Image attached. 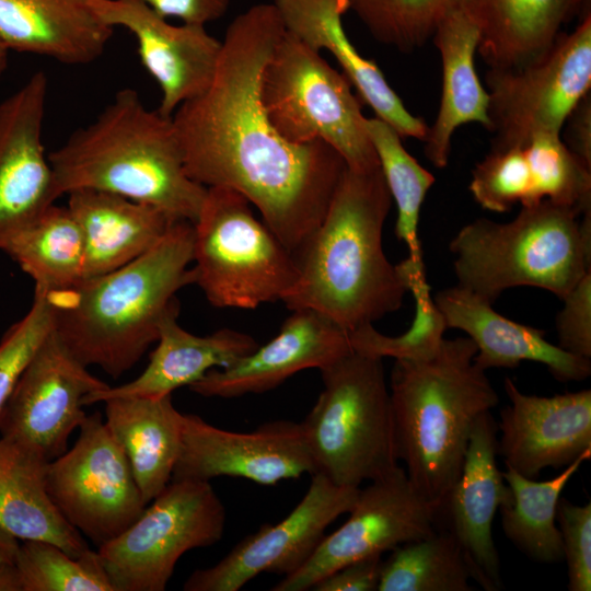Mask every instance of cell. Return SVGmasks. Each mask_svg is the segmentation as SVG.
<instances>
[{
	"label": "cell",
	"instance_id": "6da1fadb",
	"mask_svg": "<svg viewBox=\"0 0 591 591\" xmlns=\"http://www.w3.org/2000/svg\"><path fill=\"white\" fill-rule=\"evenodd\" d=\"M285 30L273 3L239 14L213 79L172 115L188 176L243 195L296 256L321 223L347 167L323 141L293 143L264 107V68Z\"/></svg>",
	"mask_w": 591,
	"mask_h": 591
},
{
	"label": "cell",
	"instance_id": "7a4b0ae2",
	"mask_svg": "<svg viewBox=\"0 0 591 591\" xmlns=\"http://www.w3.org/2000/svg\"><path fill=\"white\" fill-rule=\"evenodd\" d=\"M392 201L380 167H346L321 223L296 255L299 276L282 299L289 310H314L350 332L402 306L408 279L382 245Z\"/></svg>",
	"mask_w": 591,
	"mask_h": 591
},
{
	"label": "cell",
	"instance_id": "3957f363",
	"mask_svg": "<svg viewBox=\"0 0 591 591\" xmlns=\"http://www.w3.org/2000/svg\"><path fill=\"white\" fill-rule=\"evenodd\" d=\"M193 251V223L176 220L130 263L46 292L54 332L81 363L118 379L157 343L161 322L179 308L176 293L195 283Z\"/></svg>",
	"mask_w": 591,
	"mask_h": 591
},
{
	"label": "cell",
	"instance_id": "277c9868",
	"mask_svg": "<svg viewBox=\"0 0 591 591\" xmlns=\"http://www.w3.org/2000/svg\"><path fill=\"white\" fill-rule=\"evenodd\" d=\"M48 159L59 196L78 189L112 193L194 223L207 193L186 173L172 117L149 109L130 88L117 91Z\"/></svg>",
	"mask_w": 591,
	"mask_h": 591
},
{
	"label": "cell",
	"instance_id": "5b68a950",
	"mask_svg": "<svg viewBox=\"0 0 591 591\" xmlns=\"http://www.w3.org/2000/svg\"><path fill=\"white\" fill-rule=\"evenodd\" d=\"M468 337L443 338L424 358L397 359L390 378L398 461L415 488L439 503L460 475L476 418L498 405Z\"/></svg>",
	"mask_w": 591,
	"mask_h": 591
},
{
	"label": "cell",
	"instance_id": "8992f818",
	"mask_svg": "<svg viewBox=\"0 0 591 591\" xmlns=\"http://www.w3.org/2000/svg\"><path fill=\"white\" fill-rule=\"evenodd\" d=\"M449 248L456 285L491 304L523 286L564 299L591 271V209L580 213L543 199L522 206L509 222L474 220Z\"/></svg>",
	"mask_w": 591,
	"mask_h": 591
},
{
	"label": "cell",
	"instance_id": "52a82bcc",
	"mask_svg": "<svg viewBox=\"0 0 591 591\" xmlns=\"http://www.w3.org/2000/svg\"><path fill=\"white\" fill-rule=\"evenodd\" d=\"M382 360L352 350L320 370L323 390L301 426L315 473L335 485L360 487L399 466Z\"/></svg>",
	"mask_w": 591,
	"mask_h": 591
},
{
	"label": "cell",
	"instance_id": "ba28073f",
	"mask_svg": "<svg viewBox=\"0 0 591 591\" xmlns=\"http://www.w3.org/2000/svg\"><path fill=\"white\" fill-rule=\"evenodd\" d=\"M193 225L195 283L211 305L251 310L282 301L293 288L296 256L240 193L207 187Z\"/></svg>",
	"mask_w": 591,
	"mask_h": 591
},
{
	"label": "cell",
	"instance_id": "9c48e42d",
	"mask_svg": "<svg viewBox=\"0 0 591 591\" xmlns=\"http://www.w3.org/2000/svg\"><path fill=\"white\" fill-rule=\"evenodd\" d=\"M341 71L321 53L283 32L262 76L266 113L288 141H323L354 171H372L379 160L366 128L361 101Z\"/></svg>",
	"mask_w": 591,
	"mask_h": 591
},
{
	"label": "cell",
	"instance_id": "30bf717a",
	"mask_svg": "<svg viewBox=\"0 0 591 591\" xmlns=\"http://www.w3.org/2000/svg\"><path fill=\"white\" fill-rule=\"evenodd\" d=\"M97 553L115 591H164L186 552L218 543L225 508L209 482L176 479Z\"/></svg>",
	"mask_w": 591,
	"mask_h": 591
},
{
	"label": "cell",
	"instance_id": "8fae6325",
	"mask_svg": "<svg viewBox=\"0 0 591 591\" xmlns=\"http://www.w3.org/2000/svg\"><path fill=\"white\" fill-rule=\"evenodd\" d=\"M491 149L522 146L543 134L560 135L564 123L591 88V14L558 35L538 59L486 73Z\"/></svg>",
	"mask_w": 591,
	"mask_h": 591
},
{
	"label": "cell",
	"instance_id": "7c38bea8",
	"mask_svg": "<svg viewBox=\"0 0 591 591\" xmlns=\"http://www.w3.org/2000/svg\"><path fill=\"white\" fill-rule=\"evenodd\" d=\"M46 485L66 521L97 547L123 533L147 507L100 413L86 415L73 447L48 463Z\"/></svg>",
	"mask_w": 591,
	"mask_h": 591
},
{
	"label": "cell",
	"instance_id": "4fadbf2b",
	"mask_svg": "<svg viewBox=\"0 0 591 591\" xmlns=\"http://www.w3.org/2000/svg\"><path fill=\"white\" fill-rule=\"evenodd\" d=\"M437 502L426 499L404 467L359 489L346 522L324 535L306 563L271 591H305L339 567L433 534Z\"/></svg>",
	"mask_w": 591,
	"mask_h": 591
},
{
	"label": "cell",
	"instance_id": "5bb4252c",
	"mask_svg": "<svg viewBox=\"0 0 591 591\" xmlns=\"http://www.w3.org/2000/svg\"><path fill=\"white\" fill-rule=\"evenodd\" d=\"M359 489L313 474L306 494L285 519L244 537L215 566L195 570L183 590L237 591L262 572L297 571L315 552L327 526L350 511Z\"/></svg>",
	"mask_w": 591,
	"mask_h": 591
},
{
	"label": "cell",
	"instance_id": "9a60e30c",
	"mask_svg": "<svg viewBox=\"0 0 591 591\" xmlns=\"http://www.w3.org/2000/svg\"><path fill=\"white\" fill-rule=\"evenodd\" d=\"M109 385L94 376L53 331L33 355L0 414V434L28 443L51 461L86 417L83 399Z\"/></svg>",
	"mask_w": 591,
	"mask_h": 591
},
{
	"label": "cell",
	"instance_id": "2e32d148",
	"mask_svg": "<svg viewBox=\"0 0 591 591\" xmlns=\"http://www.w3.org/2000/svg\"><path fill=\"white\" fill-rule=\"evenodd\" d=\"M314 473L301 422L274 420L251 432H236L194 414L182 416L181 450L172 480L231 476L270 486Z\"/></svg>",
	"mask_w": 591,
	"mask_h": 591
},
{
	"label": "cell",
	"instance_id": "e0dca14e",
	"mask_svg": "<svg viewBox=\"0 0 591 591\" xmlns=\"http://www.w3.org/2000/svg\"><path fill=\"white\" fill-rule=\"evenodd\" d=\"M48 78L34 72L0 102V250L60 196L43 143Z\"/></svg>",
	"mask_w": 591,
	"mask_h": 591
},
{
	"label": "cell",
	"instance_id": "ac0fdd59",
	"mask_svg": "<svg viewBox=\"0 0 591 591\" xmlns=\"http://www.w3.org/2000/svg\"><path fill=\"white\" fill-rule=\"evenodd\" d=\"M497 433L490 410L476 418L460 475L436 510V530L456 541L472 579L485 591L502 588L493 523L510 498V488L497 465Z\"/></svg>",
	"mask_w": 591,
	"mask_h": 591
},
{
	"label": "cell",
	"instance_id": "d6986e66",
	"mask_svg": "<svg viewBox=\"0 0 591 591\" xmlns=\"http://www.w3.org/2000/svg\"><path fill=\"white\" fill-rule=\"evenodd\" d=\"M108 25L124 27L136 38L143 67L158 83V111L166 117L211 83L221 53V40L206 26L174 25L136 0H90Z\"/></svg>",
	"mask_w": 591,
	"mask_h": 591
},
{
	"label": "cell",
	"instance_id": "ffe728a7",
	"mask_svg": "<svg viewBox=\"0 0 591 591\" xmlns=\"http://www.w3.org/2000/svg\"><path fill=\"white\" fill-rule=\"evenodd\" d=\"M510 404L497 421V453L506 467L535 479L547 467L564 468L591 452V390L529 395L506 378Z\"/></svg>",
	"mask_w": 591,
	"mask_h": 591
},
{
	"label": "cell",
	"instance_id": "44dd1931",
	"mask_svg": "<svg viewBox=\"0 0 591 591\" xmlns=\"http://www.w3.org/2000/svg\"><path fill=\"white\" fill-rule=\"evenodd\" d=\"M351 351L346 329L314 310H293L267 344L229 368L209 370L188 387L205 397L264 393L299 371L321 370Z\"/></svg>",
	"mask_w": 591,
	"mask_h": 591
},
{
	"label": "cell",
	"instance_id": "7402d4cb",
	"mask_svg": "<svg viewBox=\"0 0 591 591\" xmlns=\"http://www.w3.org/2000/svg\"><path fill=\"white\" fill-rule=\"evenodd\" d=\"M285 32L311 49L327 50L336 59L361 102L402 138L424 141L428 126L414 116L390 86L375 61L361 56L348 38L343 15L348 0H273Z\"/></svg>",
	"mask_w": 591,
	"mask_h": 591
},
{
	"label": "cell",
	"instance_id": "603a6c76",
	"mask_svg": "<svg viewBox=\"0 0 591 591\" xmlns=\"http://www.w3.org/2000/svg\"><path fill=\"white\" fill-rule=\"evenodd\" d=\"M448 328L467 334L477 348L474 361L487 371L514 369L522 361L547 367L561 382L582 381L591 374V360L549 343L545 332L507 318L472 291L454 286L432 297Z\"/></svg>",
	"mask_w": 591,
	"mask_h": 591
},
{
	"label": "cell",
	"instance_id": "cb8c5ba5",
	"mask_svg": "<svg viewBox=\"0 0 591 591\" xmlns=\"http://www.w3.org/2000/svg\"><path fill=\"white\" fill-rule=\"evenodd\" d=\"M113 32L90 0H0V39L9 50L82 66L103 55Z\"/></svg>",
	"mask_w": 591,
	"mask_h": 591
},
{
	"label": "cell",
	"instance_id": "d4e9b609",
	"mask_svg": "<svg viewBox=\"0 0 591 591\" xmlns=\"http://www.w3.org/2000/svg\"><path fill=\"white\" fill-rule=\"evenodd\" d=\"M179 308L171 311L159 327L158 345L143 372L135 380L88 394L83 404L111 397H159L199 381L211 369H225L255 350L256 340L242 332L219 329L196 336L177 323Z\"/></svg>",
	"mask_w": 591,
	"mask_h": 591
},
{
	"label": "cell",
	"instance_id": "484cf974",
	"mask_svg": "<svg viewBox=\"0 0 591 591\" xmlns=\"http://www.w3.org/2000/svg\"><path fill=\"white\" fill-rule=\"evenodd\" d=\"M431 38L442 62V94L437 117L424 140L425 155L432 165L443 169L449 162L451 138L460 126L477 123L490 131L489 95L474 62L479 27L466 7L447 13Z\"/></svg>",
	"mask_w": 591,
	"mask_h": 591
},
{
	"label": "cell",
	"instance_id": "4316f807",
	"mask_svg": "<svg viewBox=\"0 0 591 591\" xmlns=\"http://www.w3.org/2000/svg\"><path fill=\"white\" fill-rule=\"evenodd\" d=\"M67 207L83 235L84 279L141 256L181 220L154 206L93 189L69 193Z\"/></svg>",
	"mask_w": 591,
	"mask_h": 591
},
{
	"label": "cell",
	"instance_id": "83f0119b",
	"mask_svg": "<svg viewBox=\"0 0 591 591\" xmlns=\"http://www.w3.org/2000/svg\"><path fill=\"white\" fill-rule=\"evenodd\" d=\"M49 462L28 443L0 438V526L18 540L50 542L77 558L89 546L47 493Z\"/></svg>",
	"mask_w": 591,
	"mask_h": 591
},
{
	"label": "cell",
	"instance_id": "f1b7e54d",
	"mask_svg": "<svg viewBox=\"0 0 591 591\" xmlns=\"http://www.w3.org/2000/svg\"><path fill=\"white\" fill-rule=\"evenodd\" d=\"M105 425L125 452L148 505L172 480L182 442V416L172 394L105 399Z\"/></svg>",
	"mask_w": 591,
	"mask_h": 591
},
{
	"label": "cell",
	"instance_id": "f546056e",
	"mask_svg": "<svg viewBox=\"0 0 591 591\" xmlns=\"http://www.w3.org/2000/svg\"><path fill=\"white\" fill-rule=\"evenodd\" d=\"M479 27L477 51L490 68L525 66L542 57L581 0H467ZM590 14V13H589Z\"/></svg>",
	"mask_w": 591,
	"mask_h": 591
},
{
	"label": "cell",
	"instance_id": "4dcf8cb0",
	"mask_svg": "<svg viewBox=\"0 0 591 591\" xmlns=\"http://www.w3.org/2000/svg\"><path fill=\"white\" fill-rule=\"evenodd\" d=\"M591 457L588 452L563 468L555 477L537 482L506 467L503 477L510 498L499 508L506 537L531 560L555 564L564 560L560 532L556 522L560 495Z\"/></svg>",
	"mask_w": 591,
	"mask_h": 591
},
{
	"label": "cell",
	"instance_id": "1f68e13d",
	"mask_svg": "<svg viewBox=\"0 0 591 591\" xmlns=\"http://www.w3.org/2000/svg\"><path fill=\"white\" fill-rule=\"evenodd\" d=\"M2 251L34 280L35 291H58L84 279L83 235L67 206L51 205Z\"/></svg>",
	"mask_w": 591,
	"mask_h": 591
},
{
	"label": "cell",
	"instance_id": "d6a6232c",
	"mask_svg": "<svg viewBox=\"0 0 591 591\" xmlns=\"http://www.w3.org/2000/svg\"><path fill=\"white\" fill-rule=\"evenodd\" d=\"M366 128L397 208L395 235L408 250L403 262L413 293L427 286L418 227L422 202L436 178L408 153L403 138L389 124L376 117L366 118Z\"/></svg>",
	"mask_w": 591,
	"mask_h": 591
},
{
	"label": "cell",
	"instance_id": "836d02e7",
	"mask_svg": "<svg viewBox=\"0 0 591 591\" xmlns=\"http://www.w3.org/2000/svg\"><path fill=\"white\" fill-rule=\"evenodd\" d=\"M471 579L456 541L437 530L391 551L382 560L378 591H470Z\"/></svg>",
	"mask_w": 591,
	"mask_h": 591
},
{
	"label": "cell",
	"instance_id": "e575fe53",
	"mask_svg": "<svg viewBox=\"0 0 591 591\" xmlns=\"http://www.w3.org/2000/svg\"><path fill=\"white\" fill-rule=\"evenodd\" d=\"M14 563L22 591H115L97 551L90 548L74 558L54 543L27 540Z\"/></svg>",
	"mask_w": 591,
	"mask_h": 591
},
{
	"label": "cell",
	"instance_id": "d590c367",
	"mask_svg": "<svg viewBox=\"0 0 591 591\" xmlns=\"http://www.w3.org/2000/svg\"><path fill=\"white\" fill-rule=\"evenodd\" d=\"M372 36L401 51L422 46L440 20L467 0H348Z\"/></svg>",
	"mask_w": 591,
	"mask_h": 591
},
{
	"label": "cell",
	"instance_id": "8d00e7d4",
	"mask_svg": "<svg viewBox=\"0 0 591 591\" xmlns=\"http://www.w3.org/2000/svg\"><path fill=\"white\" fill-rule=\"evenodd\" d=\"M522 146L537 201L547 199L580 213L591 209V167L565 146L560 135H538Z\"/></svg>",
	"mask_w": 591,
	"mask_h": 591
},
{
	"label": "cell",
	"instance_id": "74e56055",
	"mask_svg": "<svg viewBox=\"0 0 591 591\" xmlns=\"http://www.w3.org/2000/svg\"><path fill=\"white\" fill-rule=\"evenodd\" d=\"M468 189L482 208L494 212L538 202L523 146L491 149L473 169Z\"/></svg>",
	"mask_w": 591,
	"mask_h": 591
},
{
	"label": "cell",
	"instance_id": "f35d334b",
	"mask_svg": "<svg viewBox=\"0 0 591 591\" xmlns=\"http://www.w3.org/2000/svg\"><path fill=\"white\" fill-rule=\"evenodd\" d=\"M415 317L410 327L398 336L378 332L372 324L348 332L352 350L379 358L418 359L433 354L448 328L434 304L430 288L413 294Z\"/></svg>",
	"mask_w": 591,
	"mask_h": 591
},
{
	"label": "cell",
	"instance_id": "ab89813d",
	"mask_svg": "<svg viewBox=\"0 0 591 591\" xmlns=\"http://www.w3.org/2000/svg\"><path fill=\"white\" fill-rule=\"evenodd\" d=\"M53 328L50 301L46 292L35 291L28 312L0 340V414L25 367Z\"/></svg>",
	"mask_w": 591,
	"mask_h": 591
},
{
	"label": "cell",
	"instance_id": "60d3db41",
	"mask_svg": "<svg viewBox=\"0 0 591 591\" xmlns=\"http://www.w3.org/2000/svg\"><path fill=\"white\" fill-rule=\"evenodd\" d=\"M556 522L560 532L569 591L591 590V502L575 505L560 498Z\"/></svg>",
	"mask_w": 591,
	"mask_h": 591
},
{
	"label": "cell",
	"instance_id": "b9f144b4",
	"mask_svg": "<svg viewBox=\"0 0 591 591\" xmlns=\"http://www.w3.org/2000/svg\"><path fill=\"white\" fill-rule=\"evenodd\" d=\"M557 315L558 346L591 359V271L565 296Z\"/></svg>",
	"mask_w": 591,
	"mask_h": 591
},
{
	"label": "cell",
	"instance_id": "7bdbcfd3",
	"mask_svg": "<svg viewBox=\"0 0 591 591\" xmlns=\"http://www.w3.org/2000/svg\"><path fill=\"white\" fill-rule=\"evenodd\" d=\"M382 566L381 555L348 563L318 580L314 591H375Z\"/></svg>",
	"mask_w": 591,
	"mask_h": 591
},
{
	"label": "cell",
	"instance_id": "ee69618b",
	"mask_svg": "<svg viewBox=\"0 0 591 591\" xmlns=\"http://www.w3.org/2000/svg\"><path fill=\"white\" fill-rule=\"evenodd\" d=\"M167 19L176 18L185 24L206 26L222 18L230 0H136Z\"/></svg>",
	"mask_w": 591,
	"mask_h": 591
},
{
	"label": "cell",
	"instance_id": "f6af8a7d",
	"mask_svg": "<svg viewBox=\"0 0 591 591\" xmlns=\"http://www.w3.org/2000/svg\"><path fill=\"white\" fill-rule=\"evenodd\" d=\"M565 146L587 166L591 167V92H588L567 116Z\"/></svg>",
	"mask_w": 591,
	"mask_h": 591
},
{
	"label": "cell",
	"instance_id": "bcb514c9",
	"mask_svg": "<svg viewBox=\"0 0 591 591\" xmlns=\"http://www.w3.org/2000/svg\"><path fill=\"white\" fill-rule=\"evenodd\" d=\"M0 591H22L15 563H0Z\"/></svg>",
	"mask_w": 591,
	"mask_h": 591
},
{
	"label": "cell",
	"instance_id": "7dc6e473",
	"mask_svg": "<svg viewBox=\"0 0 591 591\" xmlns=\"http://www.w3.org/2000/svg\"><path fill=\"white\" fill-rule=\"evenodd\" d=\"M19 547V540L0 526V563H14Z\"/></svg>",
	"mask_w": 591,
	"mask_h": 591
},
{
	"label": "cell",
	"instance_id": "c3c4849f",
	"mask_svg": "<svg viewBox=\"0 0 591 591\" xmlns=\"http://www.w3.org/2000/svg\"><path fill=\"white\" fill-rule=\"evenodd\" d=\"M9 51L8 47L0 39V77L7 69Z\"/></svg>",
	"mask_w": 591,
	"mask_h": 591
},
{
	"label": "cell",
	"instance_id": "681fc988",
	"mask_svg": "<svg viewBox=\"0 0 591 591\" xmlns=\"http://www.w3.org/2000/svg\"><path fill=\"white\" fill-rule=\"evenodd\" d=\"M582 2V7H583V11H584V14H589L590 13V0H581Z\"/></svg>",
	"mask_w": 591,
	"mask_h": 591
}]
</instances>
